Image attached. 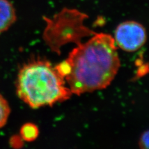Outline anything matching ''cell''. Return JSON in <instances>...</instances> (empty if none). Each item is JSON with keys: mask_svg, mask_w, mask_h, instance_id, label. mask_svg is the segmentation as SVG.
<instances>
[{"mask_svg": "<svg viewBox=\"0 0 149 149\" xmlns=\"http://www.w3.org/2000/svg\"><path fill=\"white\" fill-rule=\"evenodd\" d=\"M148 65H142L138 69L137 74H136V77L137 78H141L142 76H143L144 74H146L148 72Z\"/></svg>", "mask_w": 149, "mask_h": 149, "instance_id": "cell-9", "label": "cell"}, {"mask_svg": "<svg viewBox=\"0 0 149 149\" xmlns=\"http://www.w3.org/2000/svg\"><path fill=\"white\" fill-rule=\"evenodd\" d=\"M39 131L37 125L32 123H27L22 126L20 130V137L23 141L32 142L39 136Z\"/></svg>", "mask_w": 149, "mask_h": 149, "instance_id": "cell-5", "label": "cell"}, {"mask_svg": "<svg viewBox=\"0 0 149 149\" xmlns=\"http://www.w3.org/2000/svg\"><path fill=\"white\" fill-rule=\"evenodd\" d=\"M16 20L15 9L8 0H0V34L7 31Z\"/></svg>", "mask_w": 149, "mask_h": 149, "instance_id": "cell-4", "label": "cell"}, {"mask_svg": "<svg viewBox=\"0 0 149 149\" xmlns=\"http://www.w3.org/2000/svg\"><path fill=\"white\" fill-rule=\"evenodd\" d=\"M11 113V109L8 101L0 94V128L6 125Z\"/></svg>", "mask_w": 149, "mask_h": 149, "instance_id": "cell-6", "label": "cell"}, {"mask_svg": "<svg viewBox=\"0 0 149 149\" xmlns=\"http://www.w3.org/2000/svg\"><path fill=\"white\" fill-rule=\"evenodd\" d=\"M55 67L58 73L62 77H63L64 79L67 75H68L70 72V65L67 60H64V61L59 63L58 65H56Z\"/></svg>", "mask_w": 149, "mask_h": 149, "instance_id": "cell-7", "label": "cell"}, {"mask_svg": "<svg viewBox=\"0 0 149 149\" xmlns=\"http://www.w3.org/2000/svg\"><path fill=\"white\" fill-rule=\"evenodd\" d=\"M148 131L147 130L143 132L140 138L139 146L142 149H148Z\"/></svg>", "mask_w": 149, "mask_h": 149, "instance_id": "cell-8", "label": "cell"}, {"mask_svg": "<svg viewBox=\"0 0 149 149\" xmlns=\"http://www.w3.org/2000/svg\"><path fill=\"white\" fill-rule=\"evenodd\" d=\"M16 88L19 97L34 109L64 101L73 95L55 66L44 60L25 64L18 73Z\"/></svg>", "mask_w": 149, "mask_h": 149, "instance_id": "cell-2", "label": "cell"}, {"mask_svg": "<svg viewBox=\"0 0 149 149\" xmlns=\"http://www.w3.org/2000/svg\"><path fill=\"white\" fill-rule=\"evenodd\" d=\"M66 60L71 70L65 79L72 94L77 95L108 86L120 65L114 39L104 33L80 43Z\"/></svg>", "mask_w": 149, "mask_h": 149, "instance_id": "cell-1", "label": "cell"}, {"mask_svg": "<svg viewBox=\"0 0 149 149\" xmlns=\"http://www.w3.org/2000/svg\"><path fill=\"white\" fill-rule=\"evenodd\" d=\"M114 41L123 50L135 52L145 44L147 33L143 26L136 21H125L115 31Z\"/></svg>", "mask_w": 149, "mask_h": 149, "instance_id": "cell-3", "label": "cell"}]
</instances>
